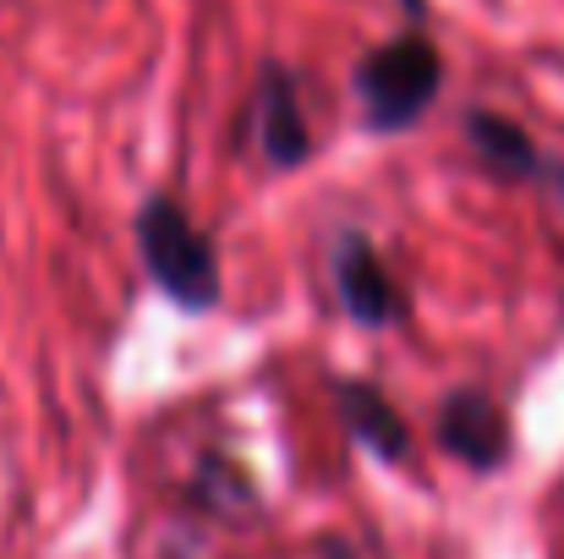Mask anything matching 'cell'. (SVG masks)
Listing matches in <instances>:
<instances>
[{
  "label": "cell",
  "instance_id": "obj_1",
  "mask_svg": "<svg viewBox=\"0 0 564 559\" xmlns=\"http://www.w3.org/2000/svg\"><path fill=\"white\" fill-rule=\"evenodd\" d=\"M138 241H143V258L154 269V280L187 302V308H208L219 297V264H214V247L208 236L187 219L182 203L171 197H154L138 219Z\"/></svg>",
  "mask_w": 564,
  "mask_h": 559
},
{
  "label": "cell",
  "instance_id": "obj_9",
  "mask_svg": "<svg viewBox=\"0 0 564 559\" xmlns=\"http://www.w3.org/2000/svg\"><path fill=\"white\" fill-rule=\"evenodd\" d=\"M560 192H564V171H560Z\"/></svg>",
  "mask_w": 564,
  "mask_h": 559
},
{
  "label": "cell",
  "instance_id": "obj_3",
  "mask_svg": "<svg viewBox=\"0 0 564 559\" xmlns=\"http://www.w3.org/2000/svg\"><path fill=\"white\" fill-rule=\"evenodd\" d=\"M438 433L466 466H499L505 455V417L488 395H471V389L455 395L438 417Z\"/></svg>",
  "mask_w": 564,
  "mask_h": 559
},
{
  "label": "cell",
  "instance_id": "obj_6",
  "mask_svg": "<svg viewBox=\"0 0 564 559\" xmlns=\"http://www.w3.org/2000/svg\"><path fill=\"white\" fill-rule=\"evenodd\" d=\"M471 143L488 154V165L494 171H510V176H521V171H538V154H532V143L510 127V121H494V116H471Z\"/></svg>",
  "mask_w": 564,
  "mask_h": 559
},
{
  "label": "cell",
  "instance_id": "obj_2",
  "mask_svg": "<svg viewBox=\"0 0 564 559\" xmlns=\"http://www.w3.org/2000/svg\"><path fill=\"white\" fill-rule=\"evenodd\" d=\"M357 94H362L373 127H383V132L411 127L438 94V55L422 39H394L362 61Z\"/></svg>",
  "mask_w": 564,
  "mask_h": 559
},
{
  "label": "cell",
  "instance_id": "obj_4",
  "mask_svg": "<svg viewBox=\"0 0 564 559\" xmlns=\"http://www.w3.org/2000/svg\"><path fill=\"white\" fill-rule=\"evenodd\" d=\"M335 280H340V297H346V308H351L357 319L383 324V319L394 313V286H389L383 264H378L368 247L351 241V247L340 252V264H335Z\"/></svg>",
  "mask_w": 564,
  "mask_h": 559
},
{
  "label": "cell",
  "instance_id": "obj_5",
  "mask_svg": "<svg viewBox=\"0 0 564 559\" xmlns=\"http://www.w3.org/2000/svg\"><path fill=\"white\" fill-rule=\"evenodd\" d=\"M258 121H263V149H269L274 165H291V160L307 154V132H302L296 94H291L285 77H269V88H263V116H258Z\"/></svg>",
  "mask_w": 564,
  "mask_h": 559
},
{
  "label": "cell",
  "instance_id": "obj_7",
  "mask_svg": "<svg viewBox=\"0 0 564 559\" xmlns=\"http://www.w3.org/2000/svg\"><path fill=\"white\" fill-rule=\"evenodd\" d=\"M340 400H346V417H351L357 439H368V444H373V450H383V455H400V450H405V433H400L394 411L378 400L373 389H357V384H351Z\"/></svg>",
  "mask_w": 564,
  "mask_h": 559
},
{
  "label": "cell",
  "instance_id": "obj_8",
  "mask_svg": "<svg viewBox=\"0 0 564 559\" xmlns=\"http://www.w3.org/2000/svg\"><path fill=\"white\" fill-rule=\"evenodd\" d=\"M405 6H411V11H416V6H422V0H405Z\"/></svg>",
  "mask_w": 564,
  "mask_h": 559
}]
</instances>
